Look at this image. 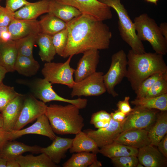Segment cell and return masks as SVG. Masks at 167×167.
<instances>
[{
	"label": "cell",
	"instance_id": "1",
	"mask_svg": "<svg viewBox=\"0 0 167 167\" xmlns=\"http://www.w3.org/2000/svg\"><path fill=\"white\" fill-rule=\"evenodd\" d=\"M68 39L63 58L91 49L109 47L112 33L108 26L94 17L82 14L66 23Z\"/></svg>",
	"mask_w": 167,
	"mask_h": 167
},
{
	"label": "cell",
	"instance_id": "2",
	"mask_svg": "<svg viewBox=\"0 0 167 167\" xmlns=\"http://www.w3.org/2000/svg\"><path fill=\"white\" fill-rule=\"evenodd\" d=\"M127 66L126 76L132 89L136 91L141 83L150 76L167 72L163 55L155 53L142 54L130 50L127 55Z\"/></svg>",
	"mask_w": 167,
	"mask_h": 167
},
{
	"label": "cell",
	"instance_id": "3",
	"mask_svg": "<svg viewBox=\"0 0 167 167\" xmlns=\"http://www.w3.org/2000/svg\"><path fill=\"white\" fill-rule=\"evenodd\" d=\"M75 105L69 104L62 105L50 104L46 108L45 115L55 133L76 135L84 126V120Z\"/></svg>",
	"mask_w": 167,
	"mask_h": 167
},
{
	"label": "cell",
	"instance_id": "4",
	"mask_svg": "<svg viewBox=\"0 0 167 167\" xmlns=\"http://www.w3.org/2000/svg\"><path fill=\"white\" fill-rule=\"evenodd\" d=\"M113 8L118 18V28L122 39L131 48L135 53L146 52L142 41L137 36L134 22L131 19L127 11L121 3V0H97Z\"/></svg>",
	"mask_w": 167,
	"mask_h": 167
},
{
	"label": "cell",
	"instance_id": "5",
	"mask_svg": "<svg viewBox=\"0 0 167 167\" xmlns=\"http://www.w3.org/2000/svg\"><path fill=\"white\" fill-rule=\"evenodd\" d=\"M133 22L137 36L141 41L149 42L155 53L163 56L166 54L167 39L154 19L143 13L135 17Z\"/></svg>",
	"mask_w": 167,
	"mask_h": 167
},
{
	"label": "cell",
	"instance_id": "6",
	"mask_svg": "<svg viewBox=\"0 0 167 167\" xmlns=\"http://www.w3.org/2000/svg\"><path fill=\"white\" fill-rule=\"evenodd\" d=\"M127 66V55L121 49L113 54L111 63L107 72L103 75L106 92L113 97L118 94L115 91V87L126 77Z\"/></svg>",
	"mask_w": 167,
	"mask_h": 167
},
{
	"label": "cell",
	"instance_id": "7",
	"mask_svg": "<svg viewBox=\"0 0 167 167\" xmlns=\"http://www.w3.org/2000/svg\"><path fill=\"white\" fill-rule=\"evenodd\" d=\"M72 57H69L63 63L46 62L41 70L44 78L52 84L64 85L71 88L75 82L73 77L75 69L70 65Z\"/></svg>",
	"mask_w": 167,
	"mask_h": 167
},
{
	"label": "cell",
	"instance_id": "8",
	"mask_svg": "<svg viewBox=\"0 0 167 167\" xmlns=\"http://www.w3.org/2000/svg\"><path fill=\"white\" fill-rule=\"evenodd\" d=\"M104 73L96 72L81 81L75 82L72 88L71 96H97L106 92L103 79Z\"/></svg>",
	"mask_w": 167,
	"mask_h": 167
},
{
	"label": "cell",
	"instance_id": "9",
	"mask_svg": "<svg viewBox=\"0 0 167 167\" xmlns=\"http://www.w3.org/2000/svg\"><path fill=\"white\" fill-rule=\"evenodd\" d=\"M159 110L135 106L126 115L122 125V131L133 129H145L155 122Z\"/></svg>",
	"mask_w": 167,
	"mask_h": 167
},
{
	"label": "cell",
	"instance_id": "10",
	"mask_svg": "<svg viewBox=\"0 0 167 167\" xmlns=\"http://www.w3.org/2000/svg\"><path fill=\"white\" fill-rule=\"evenodd\" d=\"M60 3L76 8L82 14L91 15L103 21L113 17L111 8L97 0H56Z\"/></svg>",
	"mask_w": 167,
	"mask_h": 167
},
{
	"label": "cell",
	"instance_id": "11",
	"mask_svg": "<svg viewBox=\"0 0 167 167\" xmlns=\"http://www.w3.org/2000/svg\"><path fill=\"white\" fill-rule=\"evenodd\" d=\"M47 106L45 103L38 100L32 95L25 96L19 117L13 130L22 129L45 114Z\"/></svg>",
	"mask_w": 167,
	"mask_h": 167
},
{
	"label": "cell",
	"instance_id": "12",
	"mask_svg": "<svg viewBox=\"0 0 167 167\" xmlns=\"http://www.w3.org/2000/svg\"><path fill=\"white\" fill-rule=\"evenodd\" d=\"M32 89L34 96L45 103L56 101L78 106L80 103L79 98L70 99L58 95L53 89L52 84L45 78L38 79L35 80L32 85Z\"/></svg>",
	"mask_w": 167,
	"mask_h": 167
},
{
	"label": "cell",
	"instance_id": "13",
	"mask_svg": "<svg viewBox=\"0 0 167 167\" xmlns=\"http://www.w3.org/2000/svg\"><path fill=\"white\" fill-rule=\"evenodd\" d=\"M123 122H119L112 118L109 125L105 127L96 130L88 129L84 131L95 142L99 148H101L114 142L122 132Z\"/></svg>",
	"mask_w": 167,
	"mask_h": 167
},
{
	"label": "cell",
	"instance_id": "14",
	"mask_svg": "<svg viewBox=\"0 0 167 167\" xmlns=\"http://www.w3.org/2000/svg\"><path fill=\"white\" fill-rule=\"evenodd\" d=\"M74 72L75 82H79L96 72L99 62V50L91 49L85 51Z\"/></svg>",
	"mask_w": 167,
	"mask_h": 167
},
{
	"label": "cell",
	"instance_id": "15",
	"mask_svg": "<svg viewBox=\"0 0 167 167\" xmlns=\"http://www.w3.org/2000/svg\"><path fill=\"white\" fill-rule=\"evenodd\" d=\"M29 134L45 136L52 140H54L56 136L45 114L39 116L34 123L26 128L9 131V141L13 140L23 135Z\"/></svg>",
	"mask_w": 167,
	"mask_h": 167
},
{
	"label": "cell",
	"instance_id": "16",
	"mask_svg": "<svg viewBox=\"0 0 167 167\" xmlns=\"http://www.w3.org/2000/svg\"><path fill=\"white\" fill-rule=\"evenodd\" d=\"M114 141L138 149L150 144L148 137V130L145 129H133L123 131Z\"/></svg>",
	"mask_w": 167,
	"mask_h": 167
},
{
	"label": "cell",
	"instance_id": "17",
	"mask_svg": "<svg viewBox=\"0 0 167 167\" xmlns=\"http://www.w3.org/2000/svg\"><path fill=\"white\" fill-rule=\"evenodd\" d=\"M73 140V139L56 136L51 145L45 148H41V153H45L53 162L58 164L66 157V153L71 147Z\"/></svg>",
	"mask_w": 167,
	"mask_h": 167
},
{
	"label": "cell",
	"instance_id": "18",
	"mask_svg": "<svg viewBox=\"0 0 167 167\" xmlns=\"http://www.w3.org/2000/svg\"><path fill=\"white\" fill-rule=\"evenodd\" d=\"M8 28L14 41L41 32L39 22L36 19H15L9 25Z\"/></svg>",
	"mask_w": 167,
	"mask_h": 167
},
{
	"label": "cell",
	"instance_id": "19",
	"mask_svg": "<svg viewBox=\"0 0 167 167\" xmlns=\"http://www.w3.org/2000/svg\"><path fill=\"white\" fill-rule=\"evenodd\" d=\"M139 162L146 167H163L166 165V160L155 146L150 144L138 149Z\"/></svg>",
	"mask_w": 167,
	"mask_h": 167
},
{
	"label": "cell",
	"instance_id": "20",
	"mask_svg": "<svg viewBox=\"0 0 167 167\" xmlns=\"http://www.w3.org/2000/svg\"><path fill=\"white\" fill-rule=\"evenodd\" d=\"M25 96L21 94L10 103L1 112L3 120V128L10 131L13 130L19 117Z\"/></svg>",
	"mask_w": 167,
	"mask_h": 167
},
{
	"label": "cell",
	"instance_id": "21",
	"mask_svg": "<svg viewBox=\"0 0 167 167\" xmlns=\"http://www.w3.org/2000/svg\"><path fill=\"white\" fill-rule=\"evenodd\" d=\"M41 147L29 146L16 141H8L0 151V156L7 161L16 160L24 153L29 152L32 153H41Z\"/></svg>",
	"mask_w": 167,
	"mask_h": 167
},
{
	"label": "cell",
	"instance_id": "22",
	"mask_svg": "<svg viewBox=\"0 0 167 167\" xmlns=\"http://www.w3.org/2000/svg\"><path fill=\"white\" fill-rule=\"evenodd\" d=\"M50 0H40L29 2L14 12L15 19L24 20L36 19L41 15L48 13Z\"/></svg>",
	"mask_w": 167,
	"mask_h": 167
},
{
	"label": "cell",
	"instance_id": "23",
	"mask_svg": "<svg viewBox=\"0 0 167 167\" xmlns=\"http://www.w3.org/2000/svg\"><path fill=\"white\" fill-rule=\"evenodd\" d=\"M18 54L15 41L0 44V66L8 72L15 71V65Z\"/></svg>",
	"mask_w": 167,
	"mask_h": 167
},
{
	"label": "cell",
	"instance_id": "24",
	"mask_svg": "<svg viewBox=\"0 0 167 167\" xmlns=\"http://www.w3.org/2000/svg\"><path fill=\"white\" fill-rule=\"evenodd\" d=\"M48 13L55 16L66 23L82 14L74 7L60 3L56 0H50Z\"/></svg>",
	"mask_w": 167,
	"mask_h": 167
},
{
	"label": "cell",
	"instance_id": "25",
	"mask_svg": "<svg viewBox=\"0 0 167 167\" xmlns=\"http://www.w3.org/2000/svg\"><path fill=\"white\" fill-rule=\"evenodd\" d=\"M158 113L156 122L148 130V137L150 144L157 146L158 144L167 133V111Z\"/></svg>",
	"mask_w": 167,
	"mask_h": 167
},
{
	"label": "cell",
	"instance_id": "26",
	"mask_svg": "<svg viewBox=\"0 0 167 167\" xmlns=\"http://www.w3.org/2000/svg\"><path fill=\"white\" fill-rule=\"evenodd\" d=\"M99 149L95 142L81 131L75 135L69 150L71 153L86 152L97 154L99 153Z\"/></svg>",
	"mask_w": 167,
	"mask_h": 167
},
{
	"label": "cell",
	"instance_id": "27",
	"mask_svg": "<svg viewBox=\"0 0 167 167\" xmlns=\"http://www.w3.org/2000/svg\"><path fill=\"white\" fill-rule=\"evenodd\" d=\"M36 42L39 48V55L43 62H49L54 59L56 54L52 40V36L39 33L36 36Z\"/></svg>",
	"mask_w": 167,
	"mask_h": 167
},
{
	"label": "cell",
	"instance_id": "28",
	"mask_svg": "<svg viewBox=\"0 0 167 167\" xmlns=\"http://www.w3.org/2000/svg\"><path fill=\"white\" fill-rule=\"evenodd\" d=\"M138 152V149L137 148L114 141L111 143L100 148L99 153L110 159L130 155L137 156Z\"/></svg>",
	"mask_w": 167,
	"mask_h": 167
},
{
	"label": "cell",
	"instance_id": "29",
	"mask_svg": "<svg viewBox=\"0 0 167 167\" xmlns=\"http://www.w3.org/2000/svg\"><path fill=\"white\" fill-rule=\"evenodd\" d=\"M41 32L53 36L66 28V23L55 16L47 13L39 21Z\"/></svg>",
	"mask_w": 167,
	"mask_h": 167
},
{
	"label": "cell",
	"instance_id": "30",
	"mask_svg": "<svg viewBox=\"0 0 167 167\" xmlns=\"http://www.w3.org/2000/svg\"><path fill=\"white\" fill-rule=\"evenodd\" d=\"M40 68L39 62L33 57L18 54L14 69L19 74L27 77L35 75Z\"/></svg>",
	"mask_w": 167,
	"mask_h": 167
},
{
	"label": "cell",
	"instance_id": "31",
	"mask_svg": "<svg viewBox=\"0 0 167 167\" xmlns=\"http://www.w3.org/2000/svg\"><path fill=\"white\" fill-rule=\"evenodd\" d=\"M37 156L29 154L22 155L17 157L16 160L20 167H57L58 166L53 162L45 154L41 153Z\"/></svg>",
	"mask_w": 167,
	"mask_h": 167
},
{
	"label": "cell",
	"instance_id": "32",
	"mask_svg": "<svg viewBox=\"0 0 167 167\" xmlns=\"http://www.w3.org/2000/svg\"><path fill=\"white\" fill-rule=\"evenodd\" d=\"M131 102L135 106L160 111H167V94L155 97L136 98Z\"/></svg>",
	"mask_w": 167,
	"mask_h": 167
},
{
	"label": "cell",
	"instance_id": "33",
	"mask_svg": "<svg viewBox=\"0 0 167 167\" xmlns=\"http://www.w3.org/2000/svg\"><path fill=\"white\" fill-rule=\"evenodd\" d=\"M96 154L83 152L73 153L71 156L62 164L63 167H87L97 160Z\"/></svg>",
	"mask_w": 167,
	"mask_h": 167
},
{
	"label": "cell",
	"instance_id": "34",
	"mask_svg": "<svg viewBox=\"0 0 167 167\" xmlns=\"http://www.w3.org/2000/svg\"><path fill=\"white\" fill-rule=\"evenodd\" d=\"M37 34L30 35L15 41L18 54L33 57V49Z\"/></svg>",
	"mask_w": 167,
	"mask_h": 167
},
{
	"label": "cell",
	"instance_id": "35",
	"mask_svg": "<svg viewBox=\"0 0 167 167\" xmlns=\"http://www.w3.org/2000/svg\"><path fill=\"white\" fill-rule=\"evenodd\" d=\"M21 94L16 92L14 87L4 84L0 85V112H2L13 100Z\"/></svg>",
	"mask_w": 167,
	"mask_h": 167
},
{
	"label": "cell",
	"instance_id": "36",
	"mask_svg": "<svg viewBox=\"0 0 167 167\" xmlns=\"http://www.w3.org/2000/svg\"><path fill=\"white\" fill-rule=\"evenodd\" d=\"M68 32L66 28L52 36V40L56 54L63 57L68 39Z\"/></svg>",
	"mask_w": 167,
	"mask_h": 167
},
{
	"label": "cell",
	"instance_id": "37",
	"mask_svg": "<svg viewBox=\"0 0 167 167\" xmlns=\"http://www.w3.org/2000/svg\"><path fill=\"white\" fill-rule=\"evenodd\" d=\"M166 94H167V72L154 83L144 97H155Z\"/></svg>",
	"mask_w": 167,
	"mask_h": 167
},
{
	"label": "cell",
	"instance_id": "38",
	"mask_svg": "<svg viewBox=\"0 0 167 167\" xmlns=\"http://www.w3.org/2000/svg\"><path fill=\"white\" fill-rule=\"evenodd\" d=\"M165 73H158L154 74L144 79L141 83L137 90L135 92L136 95V98L144 97L154 83L161 78Z\"/></svg>",
	"mask_w": 167,
	"mask_h": 167
},
{
	"label": "cell",
	"instance_id": "39",
	"mask_svg": "<svg viewBox=\"0 0 167 167\" xmlns=\"http://www.w3.org/2000/svg\"><path fill=\"white\" fill-rule=\"evenodd\" d=\"M112 163L116 167H136L139 162L137 157L126 156L110 158Z\"/></svg>",
	"mask_w": 167,
	"mask_h": 167
},
{
	"label": "cell",
	"instance_id": "40",
	"mask_svg": "<svg viewBox=\"0 0 167 167\" xmlns=\"http://www.w3.org/2000/svg\"><path fill=\"white\" fill-rule=\"evenodd\" d=\"M15 19L14 12L5 7H0V27H8Z\"/></svg>",
	"mask_w": 167,
	"mask_h": 167
},
{
	"label": "cell",
	"instance_id": "41",
	"mask_svg": "<svg viewBox=\"0 0 167 167\" xmlns=\"http://www.w3.org/2000/svg\"><path fill=\"white\" fill-rule=\"evenodd\" d=\"M112 119L110 113L106 111L102 110L93 113L92 115L90 123L93 125L94 123L105 121H110Z\"/></svg>",
	"mask_w": 167,
	"mask_h": 167
},
{
	"label": "cell",
	"instance_id": "42",
	"mask_svg": "<svg viewBox=\"0 0 167 167\" xmlns=\"http://www.w3.org/2000/svg\"><path fill=\"white\" fill-rule=\"evenodd\" d=\"M5 7L15 12L29 2L27 0H5Z\"/></svg>",
	"mask_w": 167,
	"mask_h": 167
},
{
	"label": "cell",
	"instance_id": "43",
	"mask_svg": "<svg viewBox=\"0 0 167 167\" xmlns=\"http://www.w3.org/2000/svg\"><path fill=\"white\" fill-rule=\"evenodd\" d=\"M130 97L126 96L122 101H120L117 104L118 109L126 115L131 112L133 108H132L130 105Z\"/></svg>",
	"mask_w": 167,
	"mask_h": 167
},
{
	"label": "cell",
	"instance_id": "44",
	"mask_svg": "<svg viewBox=\"0 0 167 167\" xmlns=\"http://www.w3.org/2000/svg\"><path fill=\"white\" fill-rule=\"evenodd\" d=\"M13 40L8 27H0V44L4 43Z\"/></svg>",
	"mask_w": 167,
	"mask_h": 167
},
{
	"label": "cell",
	"instance_id": "45",
	"mask_svg": "<svg viewBox=\"0 0 167 167\" xmlns=\"http://www.w3.org/2000/svg\"><path fill=\"white\" fill-rule=\"evenodd\" d=\"M158 149L161 154L167 158V135L160 140L157 146Z\"/></svg>",
	"mask_w": 167,
	"mask_h": 167
},
{
	"label": "cell",
	"instance_id": "46",
	"mask_svg": "<svg viewBox=\"0 0 167 167\" xmlns=\"http://www.w3.org/2000/svg\"><path fill=\"white\" fill-rule=\"evenodd\" d=\"M9 132L3 128L0 129V151L6 143L9 141Z\"/></svg>",
	"mask_w": 167,
	"mask_h": 167
},
{
	"label": "cell",
	"instance_id": "47",
	"mask_svg": "<svg viewBox=\"0 0 167 167\" xmlns=\"http://www.w3.org/2000/svg\"><path fill=\"white\" fill-rule=\"evenodd\" d=\"M112 118L113 120L119 122H122L125 119L126 115L118 109L115 110L110 113Z\"/></svg>",
	"mask_w": 167,
	"mask_h": 167
},
{
	"label": "cell",
	"instance_id": "48",
	"mask_svg": "<svg viewBox=\"0 0 167 167\" xmlns=\"http://www.w3.org/2000/svg\"><path fill=\"white\" fill-rule=\"evenodd\" d=\"M159 27L162 35L167 39V23L166 22L161 23Z\"/></svg>",
	"mask_w": 167,
	"mask_h": 167
},
{
	"label": "cell",
	"instance_id": "49",
	"mask_svg": "<svg viewBox=\"0 0 167 167\" xmlns=\"http://www.w3.org/2000/svg\"><path fill=\"white\" fill-rule=\"evenodd\" d=\"M7 73V71L3 67L0 66V85L2 83L3 80Z\"/></svg>",
	"mask_w": 167,
	"mask_h": 167
},
{
	"label": "cell",
	"instance_id": "50",
	"mask_svg": "<svg viewBox=\"0 0 167 167\" xmlns=\"http://www.w3.org/2000/svg\"><path fill=\"white\" fill-rule=\"evenodd\" d=\"M6 167H20V166L16 160H13L7 161Z\"/></svg>",
	"mask_w": 167,
	"mask_h": 167
},
{
	"label": "cell",
	"instance_id": "51",
	"mask_svg": "<svg viewBox=\"0 0 167 167\" xmlns=\"http://www.w3.org/2000/svg\"><path fill=\"white\" fill-rule=\"evenodd\" d=\"M7 162L6 159L0 156V167H6Z\"/></svg>",
	"mask_w": 167,
	"mask_h": 167
},
{
	"label": "cell",
	"instance_id": "52",
	"mask_svg": "<svg viewBox=\"0 0 167 167\" xmlns=\"http://www.w3.org/2000/svg\"><path fill=\"white\" fill-rule=\"evenodd\" d=\"M101 162L97 160L92 163L90 167H100L102 166Z\"/></svg>",
	"mask_w": 167,
	"mask_h": 167
},
{
	"label": "cell",
	"instance_id": "53",
	"mask_svg": "<svg viewBox=\"0 0 167 167\" xmlns=\"http://www.w3.org/2000/svg\"><path fill=\"white\" fill-rule=\"evenodd\" d=\"M3 120L2 113H0V129L3 128Z\"/></svg>",
	"mask_w": 167,
	"mask_h": 167
},
{
	"label": "cell",
	"instance_id": "54",
	"mask_svg": "<svg viewBox=\"0 0 167 167\" xmlns=\"http://www.w3.org/2000/svg\"><path fill=\"white\" fill-rule=\"evenodd\" d=\"M148 2L152 3L157 5L158 0H145Z\"/></svg>",
	"mask_w": 167,
	"mask_h": 167
},
{
	"label": "cell",
	"instance_id": "55",
	"mask_svg": "<svg viewBox=\"0 0 167 167\" xmlns=\"http://www.w3.org/2000/svg\"><path fill=\"white\" fill-rule=\"evenodd\" d=\"M144 167V166L139 162L138 163L136 166V167Z\"/></svg>",
	"mask_w": 167,
	"mask_h": 167
},
{
	"label": "cell",
	"instance_id": "56",
	"mask_svg": "<svg viewBox=\"0 0 167 167\" xmlns=\"http://www.w3.org/2000/svg\"><path fill=\"white\" fill-rule=\"evenodd\" d=\"M1 1L2 0H0V7L1 6L0 4Z\"/></svg>",
	"mask_w": 167,
	"mask_h": 167
}]
</instances>
